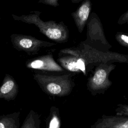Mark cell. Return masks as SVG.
<instances>
[{"instance_id": "cell-4", "label": "cell", "mask_w": 128, "mask_h": 128, "mask_svg": "<svg viewBox=\"0 0 128 128\" xmlns=\"http://www.w3.org/2000/svg\"><path fill=\"white\" fill-rule=\"evenodd\" d=\"M86 26V38L82 42L99 51H110L112 46L107 40L102 22L96 12L90 14Z\"/></svg>"}, {"instance_id": "cell-5", "label": "cell", "mask_w": 128, "mask_h": 128, "mask_svg": "<svg viewBox=\"0 0 128 128\" xmlns=\"http://www.w3.org/2000/svg\"><path fill=\"white\" fill-rule=\"evenodd\" d=\"M10 41L14 48L22 51L28 55H34L42 48L55 46L54 42L38 40L31 36L13 34L10 36Z\"/></svg>"}, {"instance_id": "cell-10", "label": "cell", "mask_w": 128, "mask_h": 128, "mask_svg": "<svg viewBox=\"0 0 128 128\" xmlns=\"http://www.w3.org/2000/svg\"><path fill=\"white\" fill-rule=\"evenodd\" d=\"M20 112L0 116V128H20Z\"/></svg>"}, {"instance_id": "cell-13", "label": "cell", "mask_w": 128, "mask_h": 128, "mask_svg": "<svg viewBox=\"0 0 128 128\" xmlns=\"http://www.w3.org/2000/svg\"><path fill=\"white\" fill-rule=\"evenodd\" d=\"M56 112L54 110H51L50 116L48 120L46 128H60V122Z\"/></svg>"}, {"instance_id": "cell-6", "label": "cell", "mask_w": 128, "mask_h": 128, "mask_svg": "<svg viewBox=\"0 0 128 128\" xmlns=\"http://www.w3.org/2000/svg\"><path fill=\"white\" fill-rule=\"evenodd\" d=\"M116 67L112 62L102 63L95 68L93 74L88 80V87L93 90H100L109 87L112 82L109 80V76Z\"/></svg>"}, {"instance_id": "cell-2", "label": "cell", "mask_w": 128, "mask_h": 128, "mask_svg": "<svg viewBox=\"0 0 128 128\" xmlns=\"http://www.w3.org/2000/svg\"><path fill=\"white\" fill-rule=\"evenodd\" d=\"M40 12L38 10H34L28 14L17 16L12 14V17L15 20L34 24L42 34L56 43L62 44L67 42L69 36V30L64 22L54 20L44 21L40 17Z\"/></svg>"}, {"instance_id": "cell-9", "label": "cell", "mask_w": 128, "mask_h": 128, "mask_svg": "<svg viewBox=\"0 0 128 128\" xmlns=\"http://www.w3.org/2000/svg\"><path fill=\"white\" fill-rule=\"evenodd\" d=\"M18 92V85L14 78L10 74H6L0 85V100H13L17 96Z\"/></svg>"}, {"instance_id": "cell-14", "label": "cell", "mask_w": 128, "mask_h": 128, "mask_svg": "<svg viewBox=\"0 0 128 128\" xmlns=\"http://www.w3.org/2000/svg\"><path fill=\"white\" fill-rule=\"evenodd\" d=\"M115 39L122 46L128 48V34L124 32H117L115 34Z\"/></svg>"}, {"instance_id": "cell-3", "label": "cell", "mask_w": 128, "mask_h": 128, "mask_svg": "<svg viewBox=\"0 0 128 128\" xmlns=\"http://www.w3.org/2000/svg\"><path fill=\"white\" fill-rule=\"evenodd\" d=\"M72 74L49 75L36 73L34 79L40 88L46 93L62 96L70 92L72 86Z\"/></svg>"}, {"instance_id": "cell-8", "label": "cell", "mask_w": 128, "mask_h": 128, "mask_svg": "<svg viewBox=\"0 0 128 128\" xmlns=\"http://www.w3.org/2000/svg\"><path fill=\"white\" fill-rule=\"evenodd\" d=\"M92 2L90 0H84L72 12L71 16L78 32L82 33L91 14Z\"/></svg>"}, {"instance_id": "cell-7", "label": "cell", "mask_w": 128, "mask_h": 128, "mask_svg": "<svg viewBox=\"0 0 128 128\" xmlns=\"http://www.w3.org/2000/svg\"><path fill=\"white\" fill-rule=\"evenodd\" d=\"M27 68L50 72H62L64 69L56 62L52 54L42 55L28 60L26 62Z\"/></svg>"}, {"instance_id": "cell-1", "label": "cell", "mask_w": 128, "mask_h": 128, "mask_svg": "<svg viewBox=\"0 0 128 128\" xmlns=\"http://www.w3.org/2000/svg\"><path fill=\"white\" fill-rule=\"evenodd\" d=\"M57 62L65 70L82 72L86 76L94 67L102 63L128 64V54L99 51L82 41L76 46L61 49L58 53Z\"/></svg>"}, {"instance_id": "cell-17", "label": "cell", "mask_w": 128, "mask_h": 128, "mask_svg": "<svg viewBox=\"0 0 128 128\" xmlns=\"http://www.w3.org/2000/svg\"><path fill=\"white\" fill-rule=\"evenodd\" d=\"M82 0H70V1L73 3H78L82 2Z\"/></svg>"}, {"instance_id": "cell-16", "label": "cell", "mask_w": 128, "mask_h": 128, "mask_svg": "<svg viewBox=\"0 0 128 128\" xmlns=\"http://www.w3.org/2000/svg\"><path fill=\"white\" fill-rule=\"evenodd\" d=\"M58 1L59 0H38L39 3L54 7H57L60 6Z\"/></svg>"}, {"instance_id": "cell-11", "label": "cell", "mask_w": 128, "mask_h": 128, "mask_svg": "<svg viewBox=\"0 0 128 128\" xmlns=\"http://www.w3.org/2000/svg\"><path fill=\"white\" fill-rule=\"evenodd\" d=\"M20 128H40V119L38 114L34 110H31Z\"/></svg>"}, {"instance_id": "cell-12", "label": "cell", "mask_w": 128, "mask_h": 128, "mask_svg": "<svg viewBox=\"0 0 128 128\" xmlns=\"http://www.w3.org/2000/svg\"><path fill=\"white\" fill-rule=\"evenodd\" d=\"M99 128H128V119L112 118L104 120Z\"/></svg>"}, {"instance_id": "cell-15", "label": "cell", "mask_w": 128, "mask_h": 128, "mask_svg": "<svg viewBox=\"0 0 128 128\" xmlns=\"http://www.w3.org/2000/svg\"><path fill=\"white\" fill-rule=\"evenodd\" d=\"M117 23L120 25L128 24V10L120 15L117 21Z\"/></svg>"}]
</instances>
